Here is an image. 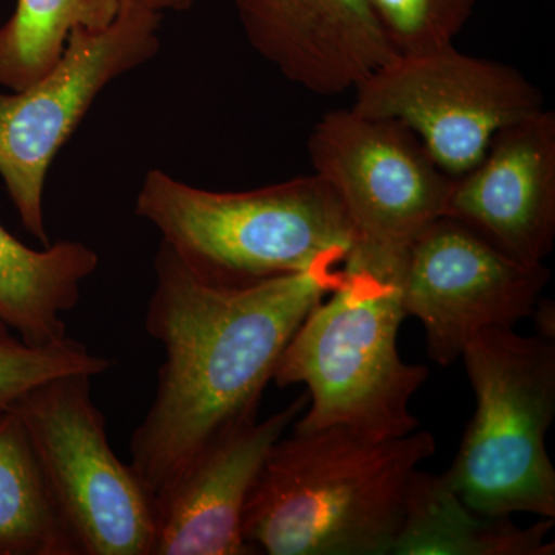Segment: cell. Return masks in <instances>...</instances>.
<instances>
[{"mask_svg":"<svg viewBox=\"0 0 555 555\" xmlns=\"http://www.w3.org/2000/svg\"><path fill=\"white\" fill-rule=\"evenodd\" d=\"M480 0H372L397 53L454 43Z\"/></svg>","mask_w":555,"mask_h":555,"instance_id":"d6986e66","label":"cell"},{"mask_svg":"<svg viewBox=\"0 0 555 555\" xmlns=\"http://www.w3.org/2000/svg\"><path fill=\"white\" fill-rule=\"evenodd\" d=\"M90 375L43 383L14 404L82 555H152L153 496L109 448Z\"/></svg>","mask_w":555,"mask_h":555,"instance_id":"8992f818","label":"cell"},{"mask_svg":"<svg viewBox=\"0 0 555 555\" xmlns=\"http://www.w3.org/2000/svg\"><path fill=\"white\" fill-rule=\"evenodd\" d=\"M460 358L476 411L443 473L449 486L486 516L555 518V469L546 448L555 416L553 339L485 328Z\"/></svg>","mask_w":555,"mask_h":555,"instance_id":"5b68a950","label":"cell"},{"mask_svg":"<svg viewBox=\"0 0 555 555\" xmlns=\"http://www.w3.org/2000/svg\"><path fill=\"white\" fill-rule=\"evenodd\" d=\"M98 268L96 251L79 241L35 250L0 224V320L28 345L62 341V313L79 305L80 288Z\"/></svg>","mask_w":555,"mask_h":555,"instance_id":"9a60e30c","label":"cell"},{"mask_svg":"<svg viewBox=\"0 0 555 555\" xmlns=\"http://www.w3.org/2000/svg\"><path fill=\"white\" fill-rule=\"evenodd\" d=\"M401 266L346 259L341 287L310 310L280 358L273 382L305 385V415L292 427L341 426L374 440L418 429L411 401L429 369L403 361L398 334L406 312Z\"/></svg>","mask_w":555,"mask_h":555,"instance_id":"277c9868","label":"cell"},{"mask_svg":"<svg viewBox=\"0 0 555 555\" xmlns=\"http://www.w3.org/2000/svg\"><path fill=\"white\" fill-rule=\"evenodd\" d=\"M308 145L313 173L334 189L352 224L350 257L403 259L430 222L447 217L455 179L397 120L335 109L318 120Z\"/></svg>","mask_w":555,"mask_h":555,"instance_id":"9c48e42d","label":"cell"},{"mask_svg":"<svg viewBox=\"0 0 555 555\" xmlns=\"http://www.w3.org/2000/svg\"><path fill=\"white\" fill-rule=\"evenodd\" d=\"M155 272L145 328L166 358L130 463L152 496L215 438L257 418L299 324L346 280L341 262L324 261L257 286H210L164 244Z\"/></svg>","mask_w":555,"mask_h":555,"instance_id":"6da1fadb","label":"cell"},{"mask_svg":"<svg viewBox=\"0 0 555 555\" xmlns=\"http://www.w3.org/2000/svg\"><path fill=\"white\" fill-rule=\"evenodd\" d=\"M555 518L518 526L513 517L486 516L465 505L444 474H412L396 555H554L547 542Z\"/></svg>","mask_w":555,"mask_h":555,"instance_id":"5bb4252c","label":"cell"},{"mask_svg":"<svg viewBox=\"0 0 555 555\" xmlns=\"http://www.w3.org/2000/svg\"><path fill=\"white\" fill-rule=\"evenodd\" d=\"M550 280L545 262L517 261L463 222L441 217L408 247L401 302L422 323L427 356L447 367L478 332L531 318Z\"/></svg>","mask_w":555,"mask_h":555,"instance_id":"30bf717a","label":"cell"},{"mask_svg":"<svg viewBox=\"0 0 555 555\" xmlns=\"http://www.w3.org/2000/svg\"><path fill=\"white\" fill-rule=\"evenodd\" d=\"M251 49L320 96L356 90L397 53L372 0H233Z\"/></svg>","mask_w":555,"mask_h":555,"instance_id":"4fadbf2b","label":"cell"},{"mask_svg":"<svg viewBox=\"0 0 555 555\" xmlns=\"http://www.w3.org/2000/svg\"><path fill=\"white\" fill-rule=\"evenodd\" d=\"M137 215L193 276L217 287H248L305 272L324 261L345 264L356 243L334 189L298 177L247 192L193 188L150 170Z\"/></svg>","mask_w":555,"mask_h":555,"instance_id":"3957f363","label":"cell"},{"mask_svg":"<svg viewBox=\"0 0 555 555\" xmlns=\"http://www.w3.org/2000/svg\"><path fill=\"white\" fill-rule=\"evenodd\" d=\"M531 318H534L535 328L539 337L553 339L555 338V306L550 299L540 298L537 301Z\"/></svg>","mask_w":555,"mask_h":555,"instance_id":"ffe728a7","label":"cell"},{"mask_svg":"<svg viewBox=\"0 0 555 555\" xmlns=\"http://www.w3.org/2000/svg\"><path fill=\"white\" fill-rule=\"evenodd\" d=\"M119 0H16L0 27V87L21 91L43 78L75 28L101 30L118 16Z\"/></svg>","mask_w":555,"mask_h":555,"instance_id":"e0dca14e","label":"cell"},{"mask_svg":"<svg viewBox=\"0 0 555 555\" xmlns=\"http://www.w3.org/2000/svg\"><path fill=\"white\" fill-rule=\"evenodd\" d=\"M119 3H131V5L141 7V9L153 11V13L163 14L166 11L184 13L195 5V0H119Z\"/></svg>","mask_w":555,"mask_h":555,"instance_id":"44dd1931","label":"cell"},{"mask_svg":"<svg viewBox=\"0 0 555 555\" xmlns=\"http://www.w3.org/2000/svg\"><path fill=\"white\" fill-rule=\"evenodd\" d=\"M447 217L525 264H543L555 240V113L505 127L483 159L456 178Z\"/></svg>","mask_w":555,"mask_h":555,"instance_id":"7c38bea8","label":"cell"},{"mask_svg":"<svg viewBox=\"0 0 555 555\" xmlns=\"http://www.w3.org/2000/svg\"><path fill=\"white\" fill-rule=\"evenodd\" d=\"M436 452L427 430L374 440L341 426L292 427L248 494L244 540L255 554H392L409 480Z\"/></svg>","mask_w":555,"mask_h":555,"instance_id":"7a4b0ae2","label":"cell"},{"mask_svg":"<svg viewBox=\"0 0 555 555\" xmlns=\"http://www.w3.org/2000/svg\"><path fill=\"white\" fill-rule=\"evenodd\" d=\"M160 14L120 3L101 30L75 28L61 60L25 90L0 91V178L22 224L50 246L43 218L47 173L102 90L153 60L160 49Z\"/></svg>","mask_w":555,"mask_h":555,"instance_id":"ba28073f","label":"cell"},{"mask_svg":"<svg viewBox=\"0 0 555 555\" xmlns=\"http://www.w3.org/2000/svg\"><path fill=\"white\" fill-rule=\"evenodd\" d=\"M0 555H82L13 409L0 412Z\"/></svg>","mask_w":555,"mask_h":555,"instance_id":"2e32d148","label":"cell"},{"mask_svg":"<svg viewBox=\"0 0 555 555\" xmlns=\"http://www.w3.org/2000/svg\"><path fill=\"white\" fill-rule=\"evenodd\" d=\"M113 367L109 358L96 356L73 338L33 346L0 320V412L9 411L25 393L65 375L100 377Z\"/></svg>","mask_w":555,"mask_h":555,"instance_id":"ac0fdd59","label":"cell"},{"mask_svg":"<svg viewBox=\"0 0 555 555\" xmlns=\"http://www.w3.org/2000/svg\"><path fill=\"white\" fill-rule=\"evenodd\" d=\"M308 392L283 411L246 420L207 444L153 496L152 555H248L243 535L248 494L270 449L308 408Z\"/></svg>","mask_w":555,"mask_h":555,"instance_id":"8fae6325","label":"cell"},{"mask_svg":"<svg viewBox=\"0 0 555 555\" xmlns=\"http://www.w3.org/2000/svg\"><path fill=\"white\" fill-rule=\"evenodd\" d=\"M356 94V112L406 127L454 179L483 159L499 131L545 108L524 73L454 43L393 54L358 83Z\"/></svg>","mask_w":555,"mask_h":555,"instance_id":"52a82bcc","label":"cell"}]
</instances>
